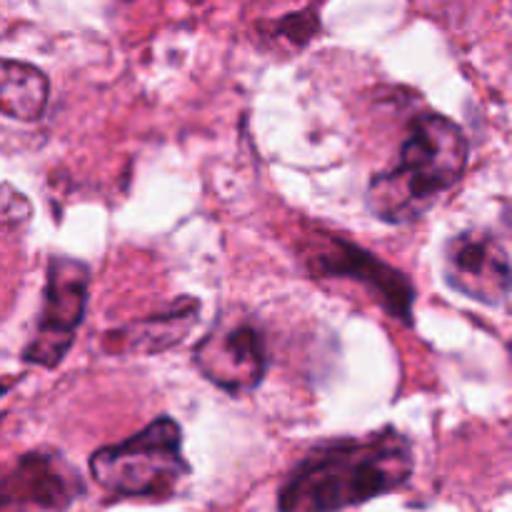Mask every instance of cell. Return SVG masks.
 <instances>
[{"mask_svg":"<svg viewBox=\"0 0 512 512\" xmlns=\"http://www.w3.org/2000/svg\"><path fill=\"white\" fill-rule=\"evenodd\" d=\"M468 155L458 123L438 113L420 115L400 148V163L370 180L368 210L383 223H413L460 183Z\"/></svg>","mask_w":512,"mask_h":512,"instance_id":"cell-2","label":"cell"},{"mask_svg":"<svg viewBox=\"0 0 512 512\" xmlns=\"http://www.w3.org/2000/svg\"><path fill=\"white\" fill-rule=\"evenodd\" d=\"M90 473L100 488L120 498H168L190 473L183 430L163 415L133 438L90 455Z\"/></svg>","mask_w":512,"mask_h":512,"instance_id":"cell-3","label":"cell"},{"mask_svg":"<svg viewBox=\"0 0 512 512\" xmlns=\"http://www.w3.org/2000/svg\"><path fill=\"white\" fill-rule=\"evenodd\" d=\"M8 390H10V383H0V398H3V395L8 393Z\"/></svg>","mask_w":512,"mask_h":512,"instance_id":"cell-12","label":"cell"},{"mask_svg":"<svg viewBox=\"0 0 512 512\" xmlns=\"http://www.w3.org/2000/svg\"><path fill=\"white\" fill-rule=\"evenodd\" d=\"M90 293V268L83 260L50 258L45 273L43 308H40L38 325L23 350L25 363L40 368H55L73 345L75 333L83 323L85 305Z\"/></svg>","mask_w":512,"mask_h":512,"instance_id":"cell-6","label":"cell"},{"mask_svg":"<svg viewBox=\"0 0 512 512\" xmlns=\"http://www.w3.org/2000/svg\"><path fill=\"white\" fill-rule=\"evenodd\" d=\"M445 278L465 298L503 305L510 293L508 250L488 230H465L445 245Z\"/></svg>","mask_w":512,"mask_h":512,"instance_id":"cell-7","label":"cell"},{"mask_svg":"<svg viewBox=\"0 0 512 512\" xmlns=\"http://www.w3.org/2000/svg\"><path fill=\"white\" fill-rule=\"evenodd\" d=\"M413 468V445L395 428L328 440L295 465L280 488L278 510L343 512L403 488Z\"/></svg>","mask_w":512,"mask_h":512,"instance_id":"cell-1","label":"cell"},{"mask_svg":"<svg viewBox=\"0 0 512 512\" xmlns=\"http://www.w3.org/2000/svg\"><path fill=\"white\" fill-rule=\"evenodd\" d=\"M78 493L83 483L58 453H28L0 478V512H65Z\"/></svg>","mask_w":512,"mask_h":512,"instance_id":"cell-8","label":"cell"},{"mask_svg":"<svg viewBox=\"0 0 512 512\" xmlns=\"http://www.w3.org/2000/svg\"><path fill=\"white\" fill-rule=\"evenodd\" d=\"M193 360L210 383L225 393L243 395L265 378L268 340L255 315L228 308L193 350Z\"/></svg>","mask_w":512,"mask_h":512,"instance_id":"cell-5","label":"cell"},{"mask_svg":"<svg viewBox=\"0 0 512 512\" xmlns=\"http://www.w3.org/2000/svg\"><path fill=\"white\" fill-rule=\"evenodd\" d=\"M300 258L315 278H345L363 285L375 303L393 318L410 323L415 303V285L405 273L365 250L363 245L340 235L315 230L305 240Z\"/></svg>","mask_w":512,"mask_h":512,"instance_id":"cell-4","label":"cell"},{"mask_svg":"<svg viewBox=\"0 0 512 512\" xmlns=\"http://www.w3.org/2000/svg\"><path fill=\"white\" fill-rule=\"evenodd\" d=\"M48 75L23 60L0 58V115L35 123L48 105Z\"/></svg>","mask_w":512,"mask_h":512,"instance_id":"cell-10","label":"cell"},{"mask_svg":"<svg viewBox=\"0 0 512 512\" xmlns=\"http://www.w3.org/2000/svg\"><path fill=\"white\" fill-rule=\"evenodd\" d=\"M198 300L183 298L168 308L165 313L153 315V318L138 320L125 328L113 330L105 335V348L110 353H133V355H150L163 353V350L178 345L198 318Z\"/></svg>","mask_w":512,"mask_h":512,"instance_id":"cell-9","label":"cell"},{"mask_svg":"<svg viewBox=\"0 0 512 512\" xmlns=\"http://www.w3.org/2000/svg\"><path fill=\"white\" fill-rule=\"evenodd\" d=\"M320 28V15L318 8H305L300 13L285 15L275 23V33L285 40V43L305 45L308 40H313V35Z\"/></svg>","mask_w":512,"mask_h":512,"instance_id":"cell-11","label":"cell"}]
</instances>
